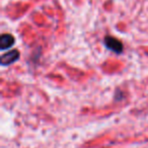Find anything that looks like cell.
<instances>
[{"label":"cell","mask_w":148,"mask_h":148,"mask_svg":"<svg viewBox=\"0 0 148 148\" xmlns=\"http://www.w3.org/2000/svg\"><path fill=\"white\" fill-rule=\"evenodd\" d=\"M103 43H105V46L108 49L115 52L116 54H121L124 50L123 44H122V42H120L117 38L107 36V37L105 38V40H103Z\"/></svg>","instance_id":"cell-1"},{"label":"cell","mask_w":148,"mask_h":148,"mask_svg":"<svg viewBox=\"0 0 148 148\" xmlns=\"http://www.w3.org/2000/svg\"><path fill=\"white\" fill-rule=\"evenodd\" d=\"M15 43L14 38L9 34H3L0 38V49L1 50H7L11 48Z\"/></svg>","instance_id":"cell-3"},{"label":"cell","mask_w":148,"mask_h":148,"mask_svg":"<svg viewBox=\"0 0 148 148\" xmlns=\"http://www.w3.org/2000/svg\"><path fill=\"white\" fill-rule=\"evenodd\" d=\"M19 58V52L17 50H11L7 53L3 54L0 58V63L2 66H7L12 64L13 62L17 61Z\"/></svg>","instance_id":"cell-2"}]
</instances>
